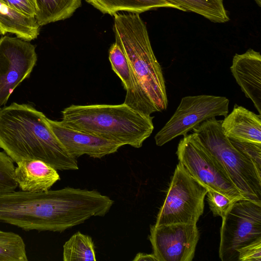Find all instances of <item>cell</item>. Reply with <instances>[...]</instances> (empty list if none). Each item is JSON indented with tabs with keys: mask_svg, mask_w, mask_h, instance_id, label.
I'll use <instances>...</instances> for the list:
<instances>
[{
	"mask_svg": "<svg viewBox=\"0 0 261 261\" xmlns=\"http://www.w3.org/2000/svg\"><path fill=\"white\" fill-rule=\"evenodd\" d=\"M207 201L214 216L223 218L238 199L229 197L217 191L208 190Z\"/></svg>",
	"mask_w": 261,
	"mask_h": 261,
	"instance_id": "cell-23",
	"label": "cell"
},
{
	"mask_svg": "<svg viewBox=\"0 0 261 261\" xmlns=\"http://www.w3.org/2000/svg\"><path fill=\"white\" fill-rule=\"evenodd\" d=\"M16 164L14 178L21 191L45 192L60 179L57 170L42 161L25 159Z\"/></svg>",
	"mask_w": 261,
	"mask_h": 261,
	"instance_id": "cell-13",
	"label": "cell"
},
{
	"mask_svg": "<svg viewBox=\"0 0 261 261\" xmlns=\"http://www.w3.org/2000/svg\"><path fill=\"white\" fill-rule=\"evenodd\" d=\"M46 118L29 104L13 102L0 108V148L16 163L34 159L56 170L78 169L76 158L57 138Z\"/></svg>",
	"mask_w": 261,
	"mask_h": 261,
	"instance_id": "cell-1",
	"label": "cell"
},
{
	"mask_svg": "<svg viewBox=\"0 0 261 261\" xmlns=\"http://www.w3.org/2000/svg\"><path fill=\"white\" fill-rule=\"evenodd\" d=\"M238 261H261V240L238 250Z\"/></svg>",
	"mask_w": 261,
	"mask_h": 261,
	"instance_id": "cell-26",
	"label": "cell"
},
{
	"mask_svg": "<svg viewBox=\"0 0 261 261\" xmlns=\"http://www.w3.org/2000/svg\"><path fill=\"white\" fill-rule=\"evenodd\" d=\"M109 58L112 70L120 79L126 91L124 103L133 106L141 102L146 97V92L133 76L127 59L116 42L110 48Z\"/></svg>",
	"mask_w": 261,
	"mask_h": 261,
	"instance_id": "cell-15",
	"label": "cell"
},
{
	"mask_svg": "<svg viewBox=\"0 0 261 261\" xmlns=\"http://www.w3.org/2000/svg\"><path fill=\"white\" fill-rule=\"evenodd\" d=\"M208 189L177 164L155 225L196 224L202 215Z\"/></svg>",
	"mask_w": 261,
	"mask_h": 261,
	"instance_id": "cell-5",
	"label": "cell"
},
{
	"mask_svg": "<svg viewBox=\"0 0 261 261\" xmlns=\"http://www.w3.org/2000/svg\"><path fill=\"white\" fill-rule=\"evenodd\" d=\"M35 46L18 37L0 38V108L29 77L37 61Z\"/></svg>",
	"mask_w": 261,
	"mask_h": 261,
	"instance_id": "cell-9",
	"label": "cell"
},
{
	"mask_svg": "<svg viewBox=\"0 0 261 261\" xmlns=\"http://www.w3.org/2000/svg\"><path fill=\"white\" fill-rule=\"evenodd\" d=\"M221 123L222 120L213 117L192 130L244 198L261 204V169L231 144L223 133Z\"/></svg>",
	"mask_w": 261,
	"mask_h": 261,
	"instance_id": "cell-4",
	"label": "cell"
},
{
	"mask_svg": "<svg viewBox=\"0 0 261 261\" xmlns=\"http://www.w3.org/2000/svg\"><path fill=\"white\" fill-rule=\"evenodd\" d=\"M148 238L158 261H192L199 232L196 224H154Z\"/></svg>",
	"mask_w": 261,
	"mask_h": 261,
	"instance_id": "cell-10",
	"label": "cell"
},
{
	"mask_svg": "<svg viewBox=\"0 0 261 261\" xmlns=\"http://www.w3.org/2000/svg\"><path fill=\"white\" fill-rule=\"evenodd\" d=\"M229 100L224 96L210 95L187 96L182 98L174 113L154 137L162 146L173 139L185 136L201 122L228 113Z\"/></svg>",
	"mask_w": 261,
	"mask_h": 261,
	"instance_id": "cell-8",
	"label": "cell"
},
{
	"mask_svg": "<svg viewBox=\"0 0 261 261\" xmlns=\"http://www.w3.org/2000/svg\"><path fill=\"white\" fill-rule=\"evenodd\" d=\"M14 162L4 151H0V195L15 191Z\"/></svg>",
	"mask_w": 261,
	"mask_h": 261,
	"instance_id": "cell-22",
	"label": "cell"
},
{
	"mask_svg": "<svg viewBox=\"0 0 261 261\" xmlns=\"http://www.w3.org/2000/svg\"><path fill=\"white\" fill-rule=\"evenodd\" d=\"M113 30L136 79L155 107L166 110L168 99L161 66L152 48L146 25L139 14L117 13Z\"/></svg>",
	"mask_w": 261,
	"mask_h": 261,
	"instance_id": "cell-3",
	"label": "cell"
},
{
	"mask_svg": "<svg viewBox=\"0 0 261 261\" xmlns=\"http://www.w3.org/2000/svg\"><path fill=\"white\" fill-rule=\"evenodd\" d=\"M164 1L178 10L196 13L214 23H225L230 19L223 0Z\"/></svg>",
	"mask_w": 261,
	"mask_h": 261,
	"instance_id": "cell-18",
	"label": "cell"
},
{
	"mask_svg": "<svg viewBox=\"0 0 261 261\" xmlns=\"http://www.w3.org/2000/svg\"><path fill=\"white\" fill-rule=\"evenodd\" d=\"M261 240V204L242 199L222 218L219 257L238 261V250Z\"/></svg>",
	"mask_w": 261,
	"mask_h": 261,
	"instance_id": "cell-6",
	"label": "cell"
},
{
	"mask_svg": "<svg viewBox=\"0 0 261 261\" xmlns=\"http://www.w3.org/2000/svg\"><path fill=\"white\" fill-rule=\"evenodd\" d=\"M229 139L235 147L251 159L261 169V144Z\"/></svg>",
	"mask_w": 261,
	"mask_h": 261,
	"instance_id": "cell-24",
	"label": "cell"
},
{
	"mask_svg": "<svg viewBox=\"0 0 261 261\" xmlns=\"http://www.w3.org/2000/svg\"><path fill=\"white\" fill-rule=\"evenodd\" d=\"M40 25L35 17H28L0 1V32L15 34L26 41L37 38Z\"/></svg>",
	"mask_w": 261,
	"mask_h": 261,
	"instance_id": "cell-16",
	"label": "cell"
},
{
	"mask_svg": "<svg viewBox=\"0 0 261 261\" xmlns=\"http://www.w3.org/2000/svg\"><path fill=\"white\" fill-rule=\"evenodd\" d=\"M25 245L22 237L0 230V261H28Z\"/></svg>",
	"mask_w": 261,
	"mask_h": 261,
	"instance_id": "cell-21",
	"label": "cell"
},
{
	"mask_svg": "<svg viewBox=\"0 0 261 261\" xmlns=\"http://www.w3.org/2000/svg\"><path fill=\"white\" fill-rule=\"evenodd\" d=\"M134 261H158L157 258L152 254H147L144 253H138L136 254Z\"/></svg>",
	"mask_w": 261,
	"mask_h": 261,
	"instance_id": "cell-27",
	"label": "cell"
},
{
	"mask_svg": "<svg viewBox=\"0 0 261 261\" xmlns=\"http://www.w3.org/2000/svg\"><path fill=\"white\" fill-rule=\"evenodd\" d=\"M231 72L246 97L252 101L261 115V56L249 49L233 57Z\"/></svg>",
	"mask_w": 261,
	"mask_h": 261,
	"instance_id": "cell-12",
	"label": "cell"
},
{
	"mask_svg": "<svg viewBox=\"0 0 261 261\" xmlns=\"http://www.w3.org/2000/svg\"><path fill=\"white\" fill-rule=\"evenodd\" d=\"M61 113V122L68 127L137 148L142 147L154 129L153 117L124 103L72 105Z\"/></svg>",
	"mask_w": 261,
	"mask_h": 261,
	"instance_id": "cell-2",
	"label": "cell"
},
{
	"mask_svg": "<svg viewBox=\"0 0 261 261\" xmlns=\"http://www.w3.org/2000/svg\"><path fill=\"white\" fill-rule=\"evenodd\" d=\"M1 32H0V36H1Z\"/></svg>",
	"mask_w": 261,
	"mask_h": 261,
	"instance_id": "cell-28",
	"label": "cell"
},
{
	"mask_svg": "<svg viewBox=\"0 0 261 261\" xmlns=\"http://www.w3.org/2000/svg\"><path fill=\"white\" fill-rule=\"evenodd\" d=\"M224 134L228 138L261 144V115L236 104L230 113L222 120Z\"/></svg>",
	"mask_w": 261,
	"mask_h": 261,
	"instance_id": "cell-14",
	"label": "cell"
},
{
	"mask_svg": "<svg viewBox=\"0 0 261 261\" xmlns=\"http://www.w3.org/2000/svg\"><path fill=\"white\" fill-rule=\"evenodd\" d=\"M176 153L179 162L208 190H213L238 200L244 199L195 133L184 136L178 143Z\"/></svg>",
	"mask_w": 261,
	"mask_h": 261,
	"instance_id": "cell-7",
	"label": "cell"
},
{
	"mask_svg": "<svg viewBox=\"0 0 261 261\" xmlns=\"http://www.w3.org/2000/svg\"><path fill=\"white\" fill-rule=\"evenodd\" d=\"M81 0H36L35 18L40 26L65 20L81 6Z\"/></svg>",
	"mask_w": 261,
	"mask_h": 261,
	"instance_id": "cell-19",
	"label": "cell"
},
{
	"mask_svg": "<svg viewBox=\"0 0 261 261\" xmlns=\"http://www.w3.org/2000/svg\"><path fill=\"white\" fill-rule=\"evenodd\" d=\"M9 7L28 16L35 17L36 0H0Z\"/></svg>",
	"mask_w": 261,
	"mask_h": 261,
	"instance_id": "cell-25",
	"label": "cell"
},
{
	"mask_svg": "<svg viewBox=\"0 0 261 261\" xmlns=\"http://www.w3.org/2000/svg\"><path fill=\"white\" fill-rule=\"evenodd\" d=\"M103 14L113 16L119 11L140 14L160 8H177L164 0H85Z\"/></svg>",
	"mask_w": 261,
	"mask_h": 261,
	"instance_id": "cell-17",
	"label": "cell"
},
{
	"mask_svg": "<svg viewBox=\"0 0 261 261\" xmlns=\"http://www.w3.org/2000/svg\"><path fill=\"white\" fill-rule=\"evenodd\" d=\"M46 121L67 152L76 159L83 155L100 159L117 152L122 146L117 142L68 127L61 121L46 118Z\"/></svg>",
	"mask_w": 261,
	"mask_h": 261,
	"instance_id": "cell-11",
	"label": "cell"
},
{
	"mask_svg": "<svg viewBox=\"0 0 261 261\" xmlns=\"http://www.w3.org/2000/svg\"><path fill=\"white\" fill-rule=\"evenodd\" d=\"M64 261H95V247L91 237L78 231L63 245Z\"/></svg>",
	"mask_w": 261,
	"mask_h": 261,
	"instance_id": "cell-20",
	"label": "cell"
}]
</instances>
